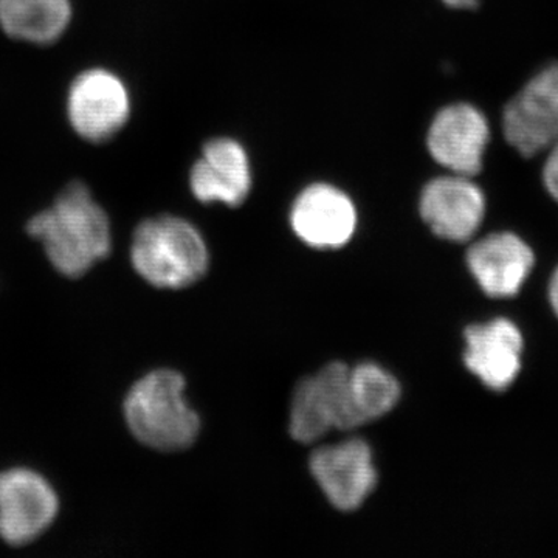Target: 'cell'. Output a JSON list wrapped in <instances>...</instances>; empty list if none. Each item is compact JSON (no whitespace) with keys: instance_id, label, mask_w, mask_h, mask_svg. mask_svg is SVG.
<instances>
[{"instance_id":"obj_13","label":"cell","mask_w":558,"mask_h":558,"mask_svg":"<svg viewBox=\"0 0 558 558\" xmlns=\"http://www.w3.org/2000/svg\"><path fill=\"white\" fill-rule=\"evenodd\" d=\"M464 363L487 388L505 391L521 371L523 336L512 322L494 319L469 326L464 332Z\"/></svg>"},{"instance_id":"obj_8","label":"cell","mask_w":558,"mask_h":558,"mask_svg":"<svg viewBox=\"0 0 558 558\" xmlns=\"http://www.w3.org/2000/svg\"><path fill=\"white\" fill-rule=\"evenodd\" d=\"M490 126L484 113L469 102H454L436 113L427 132L429 156L453 174L473 175L483 170Z\"/></svg>"},{"instance_id":"obj_16","label":"cell","mask_w":558,"mask_h":558,"mask_svg":"<svg viewBox=\"0 0 558 558\" xmlns=\"http://www.w3.org/2000/svg\"><path fill=\"white\" fill-rule=\"evenodd\" d=\"M399 399L398 379L376 363H362L349 369V428H359L384 417L398 405Z\"/></svg>"},{"instance_id":"obj_11","label":"cell","mask_w":558,"mask_h":558,"mask_svg":"<svg viewBox=\"0 0 558 558\" xmlns=\"http://www.w3.org/2000/svg\"><path fill=\"white\" fill-rule=\"evenodd\" d=\"M418 211L436 236L465 242L475 236L483 223L486 196L469 175L449 172L424 186Z\"/></svg>"},{"instance_id":"obj_19","label":"cell","mask_w":558,"mask_h":558,"mask_svg":"<svg viewBox=\"0 0 558 558\" xmlns=\"http://www.w3.org/2000/svg\"><path fill=\"white\" fill-rule=\"evenodd\" d=\"M451 9L470 10L478 7L480 0H444Z\"/></svg>"},{"instance_id":"obj_15","label":"cell","mask_w":558,"mask_h":558,"mask_svg":"<svg viewBox=\"0 0 558 558\" xmlns=\"http://www.w3.org/2000/svg\"><path fill=\"white\" fill-rule=\"evenodd\" d=\"M72 16L70 0H0V28L11 39L33 46L60 40Z\"/></svg>"},{"instance_id":"obj_5","label":"cell","mask_w":558,"mask_h":558,"mask_svg":"<svg viewBox=\"0 0 558 558\" xmlns=\"http://www.w3.org/2000/svg\"><path fill=\"white\" fill-rule=\"evenodd\" d=\"M502 132L521 156L532 157L558 142V64L539 70L506 106Z\"/></svg>"},{"instance_id":"obj_2","label":"cell","mask_w":558,"mask_h":558,"mask_svg":"<svg viewBox=\"0 0 558 558\" xmlns=\"http://www.w3.org/2000/svg\"><path fill=\"white\" fill-rule=\"evenodd\" d=\"M131 260L149 284L185 289L207 274V242L189 220L163 215L143 220L132 236Z\"/></svg>"},{"instance_id":"obj_17","label":"cell","mask_w":558,"mask_h":558,"mask_svg":"<svg viewBox=\"0 0 558 558\" xmlns=\"http://www.w3.org/2000/svg\"><path fill=\"white\" fill-rule=\"evenodd\" d=\"M548 150V159L543 167V182L553 199L558 202V142Z\"/></svg>"},{"instance_id":"obj_18","label":"cell","mask_w":558,"mask_h":558,"mask_svg":"<svg viewBox=\"0 0 558 558\" xmlns=\"http://www.w3.org/2000/svg\"><path fill=\"white\" fill-rule=\"evenodd\" d=\"M549 301L558 317V269L554 271L553 278H550Z\"/></svg>"},{"instance_id":"obj_9","label":"cell","mask_w":558,"mask_h":558,"mask_svg":"<svg viewBox=\"0 0 558 558\" xmlns=\"http://www.w3.org/2000/svg\"><path fill=\"white\" fill-rule=\"evenodd\" d=\"M310 465L323 494L341 512L362 508L377 486L373 450L362 439L344 440L315 450Z\"/></svg>"},{"instance_id":"obj_10","label":"cell","mask_w":558,"mask_h":558,"mask_svg":"<svg viewBox=\"0 0 558 558\" xmlns=\"http://www.w3.org/2000/svg\"><path fill=\"white\" fill-rule=\"evenodd\" d=\"M359 215L354 202L330 183L306 186L290 208V226L304 244L312 248H341L357 230Z\"/></svg>"},{"instance_id":"obj_12","label":"cell","mask_w":558,"mask_h":558,"mask_svg":"<svg viewBox=\"0 0 558 558\" xmlns=\"http://www.w3.org/2000/svg\"><path fill=\"white\" fill-rule=\"evenodd\" d=\"M253 185L252 161L238 140H209L190 171V189L202 204L236 208L247 201Z\"/></svg>"},{"instance_id":"obj_7","label":"cell","mask_w":558,"mask_h":558,"mask_svg":"<svg viewBox=\"0 0 558 558\" xmlns=\"http://www.w3.org/2000/svg\"><path fill=\"white\" fill-rule=\"evenodd\" d=\"M344 363L333 362L301 380L290 405V436L301 444L322 439L329 429H349L348 377Z\"/></svg>"},{"instance_id":"obj_14","label":"cell","mask_w":558,"mask_h":558,"mask_svg":"<svg viewBox=\"0 0 558 558\" xmlns=\"http://www.w3.org/2000/svg\"><path fill=\"white\" fill-rule=\"evenodd\" d=\"M469 269L480 288L492 299H510L523 288L535 256L517 234L492 233L472 245L468 252Z\"/></svg>"},{"instance_id":"obj_1","label":"cell","mask_w":558,"mask_h":558,"mask_svg":"<svg viewBox=\"0 0 558 558\" xmlns=\"http://www.w3.org/2000/svg\"><path fill=\"white\" fill-rule=\"evenodd\" d=\"M27 233L43 244L51 266L72 279L86 275L112 250L108 213L80 180L70 182L49 208L28 220Z\"/></svg>"},{"instance_id":"obj_3","label":"cell","mask_w":558,"mask_h":558,"mask_svg":"<svg viewBox=\"0 0 558 558\" xmlns=\"http://www.w3.org/2000/svg\"><path fill=\"white\" fill-rule=\"evenodd\" d=\"M185 379L175 371H154L124 400L128 427L149 449L186 450L196 442L201 418L185 399Z\"/></svg>"},{"instance_id":"obj_6","label":"cell","mask_w":558,"mask_h":558,"mask_svg":"<svg viewBox=\"0 0 558 558\" xmlns=\"http://www.w3.org/2000/svg\"><path fill=\"white\" fill-rule=\"evenodd\" d=\"M60 501L39 473L13 469L0 473V537L11 546L35 542L57 519Z\"/></svg>"},{"instance_id":"obj_4","label":"cell","mask_w":558,"mask_h":558,"mask_svg":"<svg viewBox=\"0 0 558 558\" xmlns=\"http://www.w3.org/2000/svg\"><path fill=\"white\" fill-rule=\"evenodd\" d=\"M65 109L75 134L101 145L117 137L130 121V89L108 69L84 70L69 86Z\"/></svg>"}]
</instances>
